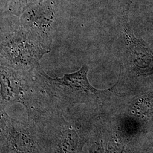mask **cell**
Segmentation results:
<instances>
[{
  "label": "cell",
  "instance_id": "6da1fadb",
  "mask_svg": "<svg viewBox=\"0 0 153 153\" xmlns=\"http://www.w3.org/2000/svg\"><path fill=\"white\" fill-rule=\"evenodd\" d=\"M124 36L132 71L137 74L153 73V53L148 45L133 33L128 19L124 21Z\"/></svg>",
  "mask_w": 153,
  "mask_h": 153
},
{
  "label": "cell",
  "instance_id": "7a4b0ae2",
  "mask_svg": "<svg viewBox=\"0 0 153 153\" xmlns=\"http://www.w3.org/2000/svg\"><path fill=\"white\" fill-rule=\"evenodd\" d=\"M88 67L84 66L79 71L66 74L60 78H52L46 76L49 82L64 93L69 94L88 97L96 94L97 90L90 85L87 78Z\"/></svg>",
  "mask_w": 153,
  "mask_h": 153
},
{
  "label": "cell",
  "instance_id": "3957f363",
  "mask_svg": "<svg viewBox=\"0 0 153 153\" xmlns=\"http://www.w3.org/2000/svg\"><path fill=\"white\" fill-rule=\"evenodd\" d=\"M7 146L12 153H38L34 136L30 129L19 124H10L6 133Z\"/></svg>",
  "mask_w": 153,
  "mask_h": 153
},
{
  "label": "cell",
  "instance_id": "277c9868",
  "mask_svg": "<svg viewBox=\"0 0 153 153\" xmlns=\"http://www.w3.org/2000/svg\"><path fill=\"white\" fill-rule=\"evenodd\" d=\"M57 153H76L78 143L77 136L74 131L68 130L60 136Z\"/></svg>",
  "mask_w": 153,
  "mask_h": 153
},
{
  "label": "cell",
  "instance_id": "5b68a950",
  "mask_svg": "<svg viewBox=\"0 0 153 153\" xmlns=\"http://www.w3.org/2000/svg\"><path fill=\"white\" fill-rule=\"evenodd\" d=\"M101 148L98 142H93L88 150V153H101Z\"/></svg>",
  "mask_w": 153,
  "mask_h": 153
},
{
  "label": "cell",
  "instance_id": "8992f818",
  "mask_svg": "<svg viewBox=\"0 0 153 153\" xmlns=\"http://www.w3.org/2000/svg\"></svg>",
  "mask_w": 153,
  "mask_h": 153
}]
</instances>
